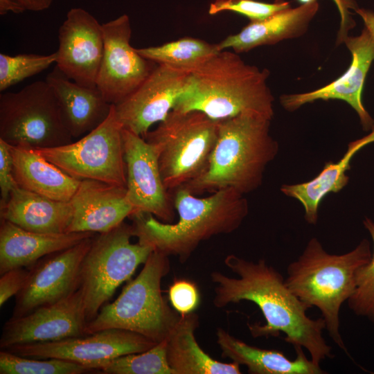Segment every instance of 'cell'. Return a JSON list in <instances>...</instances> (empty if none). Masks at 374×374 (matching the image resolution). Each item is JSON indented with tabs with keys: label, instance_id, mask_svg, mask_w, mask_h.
Listing matches in <instances>:
<instances>
[{
	"label": "cell",
	"instance_id": "1",
	"mask_svg": "<svg viewBox=\"0 0 374 374\" xmlns=\"http://www.w3.org/2000/svg\"><path fill=\"white\" fill-rule=\"evenodd\" d=\"M224 262L238 278L219 271L211 273V280L215 284V307L251 301L258 305L265 320L264 325L248 324L254 338L276 337L283 332L287 344L307 350L310 359L318 364L334 357L332 348L323 335L326 330L323 319L308 316L309 308L289 290L278 270L265 259L253 262L234 254L228 255Z\"/></svg>",
	"mask_w": 374,
	"mask_h": 374
},
{
	"label": "cell",
	"instance_id": "2",
	"mask_svg": "<svg viewBox=\"0 0 374 374\" xmlns=\"http://www.w3.org/2000/svg\"><path fill=\"white\" fill-rule=\"evenodd\" d=\"M178 220L166 223L149 213L131 215L134 236L167 256L187 261L201 242L237 230L249 213L244 195L233 188L198 197L184 186L172 192Z\"/></svg>",
	"mask_w": 374,
	"mask_h": 374
},
{
	"label": "cell",
	"instance_id": "3",
	"mask_svg": "<svg viewBox=\"0 0 374 374\" xmlns=\"http://www.w3.org/2000/svg\"><path fill=\"white\" fill-rule=\"evenodd\" d=\"M191 82L173 109L197 110L215 121L242 114L272 119L274 98L269 71L246 63L238 53L221 51L191 71Z\"/></svg>",
	"mask_w": 374,
	"mask_h": 374
},
{
	"label": "cell",
	"instance_id": "4",
	"mask_svg": "<svg viewBox=\"0 0 374 374\" xmlns=\"http://www.w3.org/2000/svg\"><path fill=\"white\" fill-rule=\"evenodd\" d=\"M271 121L256 114L219 121L217 139L206 170L183 186L196 195L224 188L244 195L258 189L279 150L270 134Z\"/></svg>",
	"mask_w": 374,
	"mask_h": 374
},
{
	"label": "cell",
	"instance_id": "5",
	"mask_svg": "<svg viewBox=\"0 0 374 374\" xmlns=\"http://www.w3.org/2000/svg\"><path fill=\"white\" fill-rule=\"evenodd\" d=\"M371 255L367 239L347 253L333 254L314 237L287 267V287L309 308L319 309L329 336L346 354L340 333L341 307L353 294L357 271L369 262Z\"/></svg>",
	"mask_w": 374,
	"mask_h": 374
},
{
	"label": "cell",
	"instance_id": "6",
	"mask_svg": "<svg viewBox=\"0 0 374 374\" xmlns=\"http://www.w3.org/2000/svg\"><path fill=\"white\" fill-rule=\"evenodd\" d=\"M139 275L112 303L87 323L85 335L110 328L140 334L158 344L166 340L180 317L162 295V278L170 271L168 256L153 250Z\"/></svg>",
	"mask_w": 374,
	"mask_h": 374
},
{
	"label": "cell",
	"instance_id": "7",
	"mask_svg": "<svg viewBox=\"0 0 374 374\" xmlns=\"http://www.w3.org/2000/svg\"><path fill=\"white\" fill-rule=\"evenodd\" d=\"M219 121L197 110L172 109L143 137L154 148L165 187L170 192L200 177L217 141Z\"/></svg>",
	"mask_w": 374,
	"mask_h": 374
},
{
	"label": "cell",
	"instance_id": "8",
	"mask_svg": "<svg viewBox=\"0 0 374 374\" xmlns=\"http://www.w3.org/2000/svg\"><path fill=\"white\" fill-rule=\"evenodd\" d=\"M132 224L125 222L112 230L96 234L81 265L80 288L87 323L112 297L116 289L144 264L154 249L133 244Z\"/></svg>",
	"mask_w": 374,
	"mask_h": 374
},
{
	"label": "cell",
	"instance_id": "9",
	"mask_svg": "<svg viewBox=\"0 0 374 374\" xmlns=\"http://www.w3.org/2000/svg\"><path fill=\"white\" fill-rule=\"evenodd\" d=\"M55 94L46 80L0 95V139L13 146L48 148L72 142Z\"/></svg>",
	"mask_w": 374,
	"mask_h": 374
},
{
	"label": "cell",
	"instance_id": "10",
	"mask_svg": "<svg viewBox=\"0 0 374 374\" xmlns=\"http://www.w3.org/2000/svg\"><path fill=\"white\" fill-rule=\"evenodd\" d=\"M123 130L112 105L108 117L78 141L35 150L78 180L93 179L126 187Z\"/></svg>",
	"mask_w": 374,
	"mask_h": 374
},
{
	"label": "cell",
	"instance_id": "11",
	"mask_svg": "<svg viewBox=\"0 0 374 374\" xmlns=\"http://www.w3.org/2000/svg\"><path fill=\"white\" fill-rule=\"evenodd\" d=\"M156 344L140 334L110 328L57 341L15 345L3 350L30 358L64 359L99 371L112 359L144 352Z\"/></svg>",
	"mask_w": 374,
	"mask_h": 374
},
{
	"label": "cell",
	"instance_id": "12",
	"mask_svg": "<svg viewBox=\"0 0 374 374\" xmlns=\"http://www.w3.org/2000/svg\"><path fill=\"white\" fill-rule=\"evenodd\" d=\"M94 236L47 255L28 267V278L15 296L10 318H18L39 307L57 303L78 290L82 262Z\"/></svg>",
	"mask_w": 374,
	"mask_h": 374
},
{
	"label": "cell",
	"instance_id": "13",
	"mask_svg": "<svg viewBox=\"0 0 374 374\" xmlns=\"http://www.w3.org/2000/svg\"><path fill=\"white\" fill-rule=\"evenodd\" d=\"M191 72L166 64H157L145 80L114 105L125 130L143 137L151 126L163 121L189 87Z\"/></svg>",
	"mask_w": 374,
	"mask_h": 374
},
{
	"label": "cell",
	"instance_id": "14",
	"mask_svg": "<svg viewBox=\"0 0 374 374\" xmlns=\"http://www.w3.org/2000/svg\"><path fill=\"white\" fill-rule=\"evenodd\" d=\"M102 26L104 51L96 87L108 103L116 105L132 93L157 64L142 57L130 44L132 28L127 15Z\"/></svg>",
	"mask_w": 374,
	"mask_h": 374
},
{
	"label": "cell",
	"instance_id": "15",
	"mask_svg": "<svg viewBox=\"0 0 374 374\" xmlns=\"http://www.w3.org/2000/svg\"><path fill=\"white\" fill-rule=\"evenodd\" d=\"M123 140L127 197L134 213L152 214L163 222L172 223L173 195L164 186L154 148L141 136L124 128Z\"/></svg>",
	"mask_w": 374,
	"mask_h": 374
},
{
	"label": "cell",
	"instance_id": "16",
	"mask_svg": "<svg viewBox=\"0 0 374 374\" xmlns=\"http://www.w3.org/2000/svg\"><path fill=\"white\" fill-rule=\"evenodd\" d=\"M87 324L82 292L79 288L57 303L18 318H10L2 328L0 348L86 335Z\"/></svg>",
	"mask_w": 374,
	"mask_h": 374
},
{
	"label": "cell",
	"instance_id": "17",
	"mask_svg": "<svg viewBox=\"0 0 374 374\" xmlns=\"http://www.w3.org/2000/svg\"><path fill=\"white\" fill-rule=\"evenodd\" d=\"M56 67L69 79L96 87L104 38L103 26L89 12L73 8L58 30Z\"/></svg>",
	"mask_w": 374,
	"mask_h": 374
},
{
	"label": "cell",
	"instance_id": "18",
	"mask_svg": "<svg viewBox=\"0 0 374 374\" xmlns=\"http://www.w3.org/2000/svg\"><path fill=\"white\" fill-rule=\"evenodd\" d=\"M351 54L347 70L337 79L317 89L280 96V105L294 112L304 105L317 100H340L348 103L357 113L364 130L374 125V120L365 109L362 93L368 72L374 62V37L366 28L357 36L348 35L344 41Z\"/></svg>",
	"mask_w": 374,
	"mask_h": 374
},
{
	"label": "cell",
	"instance_id": "19",
	"mask_svg": "<svg viewBox=\"0 0 374 374\" xmlns=\"http://www.w3.org/2000/svg\"><path fill=\"white\" fill-rule=\"evenodd\" d=\"M73 219L68 232L109 231L134 213L125 186L84 179L70 200Z\"/></svg>",
	"mask_w": 374,
	"mask_h": 374
},
{
	"label": "cell",
	"instance_id": "20",
	"mask_svg": "<svg viewBox=\"0 0 374 374\" xmlns=\"http://www.w3.org/2000/svg\"><path fill=\"white\" fill-rule=\"evenodd\" d=\"M96 234L92 232L36 233L1 219L0 275L17 267L28 268L43 257L69 248Z\"/></svg>",
	"mask_w": 374,
	"mask_h": 374
},
{
	"label": "cell",
	"instance_id": "21",
	"mask_svg": "<svg viewBox=\"0 0 374 374\" xmlns=\"http://www.w3.org/2000/svg\"><path fill=\"white\" fill-rule=\"evenodd\" d=\"M317 1L287 8L257 21H250L240 32L230 35L217 44L220 51L231 48L236 53L256 47L273 45L304 35L317 13Z\"/></svg>",
	"mask_w": 374,
	"mask_h": 374
},
{
	"label": "cell",
	"instance_id": "22",
	"mask_svg": "<svg viewBox=\"0 0 374 374\" xmlns=\"http://www.w3.org/2000/svg\"><path fill=\"white\" fill-rule=\"evenodd\" d=\"M45 80L55 94L64 122L73 138L85 135L108 117L112 105L97 87L75 82L56 66Z\"/></svg>",
	"mask_w": 374,
	"mask_h": 374
},
{
	"label": "cell",
	"instance_id": "23",
	"mask_svg": "<svg viewBox=\"0 0 374 374\" xmlns=\"http://www.w3.org/2000/svg\"><path fill=\"white\" fill-rule=\"evenodd\" d=\"M0 217L27 231L62 233L68 232L73 208L70 201L51 199L18 186L0 207Z\"/></svg>",
	"mask_w": 374,
	"mask_h": 374
},
{
	"label": "cell",
	"instance_id": "24",
	"mask_svg": "<svg viewBox=\"0 0 374 374\" xmlns=\"http://www.w3.org/2000/svg\"><path fill=\"white\" fill-rule=\"evenodd\" d=\"M217 343L222 357L229 358L239 365L245 366L251 374H324L327 372L320 364L309 359L303 348H294V359L287 358L277 350L260 348L250 346L231 335L222 328L216 332Z\"/></svg>",
	"mask_w": 374,
	"mask_h": 374
},
{
	"label": "cell",
	"instance_id": "25",
	"mask_svg": "<svg viewBox=\"0 0 374 374\" xmlns=\"http://www.w3.org/2000/svg\"><path fill=\"white\" fill-rule=\"evenodd\" d=\"M10 145L17 186L47 198L69 202L80 181L69 176L36 150Z\"/></svg>",
	"mask_w": 374,
	"mask_h": 374
},
{
	"label": "cell",
	"instance_id": "26",
	"mask_svg": "<svg viewBox=\"0 0 374 374\" xmlns=\"http://www.w3.org/2000/svg\"><path fill=\"white\" fill-rule=\"evenodd\" d=\"M199 317L181 314L167 338V360L175 374H240V365L213 359L197 343L195 332Z\"/></svg>",
	"mask_w": 374,
	"mask_h": 374
},
{
	"label": "cell",
	"instance_id": "27",
	"mask_svg": "<svg viewBox=\"0 0 374 374\" xmlns=\"http://www.w3.org/2000/svg\"><path fill=\"white\" fill-rule=\"evenodd\" d=\"M374 141L371 132L362 139L348 144L346 152L337 162L328 161L312 179L295 184H284L280 191L286 196L298 200L303 206L304 218L310 224H316L318 211L323 199L329 193L341 190L349 181L346 172L355 153L367 143Z\"/></svg>",
	"mask_w": 374,
	"mask_h": 374
},
{
	"label": "cell",
	"instance_id": "28",
	"mask_svg": "<svg viewBox=\"0 0 374 374\" xmlns=\"http://www.w3.org/2000/svg\"><path fill=\"white\" fill-rule=\"evenodd\" d=\"M144 58L191 72L221 51L217 44L185 37L157 46L136 48Z\"/></svg>",
	"mask_w": 374,
	"mask_h": 374
},
{
	"label": "cell",
	"instance_id": "29",
	"mask_svg": "<svg viewBox=\"0 0 374 374\" xmlns=\"http://www.w3.org/2000/svg\"><path fill=\"white\" fill-rule=\"evenodd\" d=\"M167 339L150 349L117 357L99 369L105 374H175L167 360Z\"/></svg>",
	"mask_w": 374,
	"mask_h": 374
},
{
	"label": "cell",
	"instance_id": "30",
	"mask_svg": "<svg viewBox=\"0 0 374 374\" xmlns=\"http://www.w3.org/2000/svg\"><path fill=\"white\" fill-rule=\"evenodd\" d=\"M92 370L82 364L57 358L35 359L6 350L0 351L1 374H81Z\"/></svg>",
	"mask_w": 374,
	"mask_h": 374
},
{
	"label": "cell",
	"instance_id": "31",
	"mask_svg": "<svg viewBox=\"0 0 374 374\" xmlns=\"http://www.w3.org/2000/svg\"><path fill=\"white\" fill-rule=\"evenodd\" d=\"M56 52L49 55L0 54V91L33 76L55 63Z\"/></svg>",
	"mask_w": 374,
	"mask_h": 374
},
{
	"label": "cell",
	"instance_id": "32",
	"mask_svg": "<svg viewBox=\"0 0 374 374\" xmlns=\"http://www.w3.org/2000/svg\"><path fill=\"white\" fill-rule=\"evenodd\" d=\"M363 224L371 237L373 249L369 262L357 271L355 289L347 303L356 315L374 323V222L365 217Z\"/></svg>",
	"mask_w": 374,
	"mask_h": 374
},
{
	"label": "cell",
	"instance_id": "33",
	"mask_svg": "<svg viewBox=\"0 0 374 374\" xmlns=\"http://www.w3.org/2000/svg\"><path fill=\"white\" fill-rule=\"evenodd\" d=\"M290 7V3L283 0H276L273 3L256 0H215L210 5L208 13L213 15L222 11H232L247 17L250 21H257Z\"/></svg>",
	"mask_w": 374,
	"mask_h": 374
},
{
	"label": "cell",
	"instance_id": "34",
	"mask_svg": "<svg viewBox=\"0 0 374 374\" xmlns=\"http://www.w3.org/2000/svg\"><path fill=\"white\" fill-rule=\"evenodd\" d=\"M168 299L174 310L180 314L193 312L199 303L197 285L188 280H176L170 286Z\"/></svg>",
	"mask_w": 374,
	"mask_h": 374
},
{
	"label": "cell",
	"instance_id": "35",
	"mask_svg": "<svg viewBox=\"0 0 374 374\" xmlns=\"http://www.w3.org/2000/svg\"><path fill=\"white\" fill-rule=\"evenodd\" d=\"M17 187L10 145L0 139V207L6 204L11 192Z\"/></svg>",
	"mask_w": 374,
	"mask_h": 374
},
{
	"label": "cell",
	"instance_id": "36",
	"mask_svg": "<svg viewBox=\"0 0 374 374\" xmlns=\"http://www.w3.org/2000/svg\"><path fill=\"white\" fill-rule=\"evenodd\" d=\"M28 273V269L17 267L1 275L0 306H2L10 297L16 296L20 292L26 284Z\"/></svg>",
	"mask_w": 374,
	"mask_h": 374
},
{
	"label": "cell",
	"instance_id": "37",
	"mask_svg": "<svg viewBox=\"0 0 374 374\" xmlns=\"http://www.w3.org/2000/svg\"><path fill=\"white\" fill-rule=\"evenodd\" d=\"M317 0H297L300 4H305ZM336 5L339 16V28L337 35L336 44H343L344 39L349 35L350 31L356 26V22L353 19V11L359 8L355 0H332Z\"/></svg>",
	"mask_w": 374,
	"mask_h": 374
},
{
	"label": "cell",
	"instance_id": "38",
	"mask_svg": "<svg viewBox=\"0 0 374 374\" xmlns=\"http://www.w3.org/2000/svg\"><path fill=\"white\" fill-rule=\"evenodd\" d=\"M21 9L23 12L42 11L48 9L52 4L53 0H12Z\"/></svg>",
	"mask_w": 374,
	"mask_h": 374
},
{
	"label": "cell",
	"instance_id": "39",
	"mask_svg": "<svg viewBox=\"0 0 374 374\" xmlns=\"http://www.w3.org/2000/svg\"><path fill=\"white\" fill-rule=\"evenodd\" d=\"M355 12L362 18L364 27L374 37V10L359 7Z\"/></svg>",
	"mask_w": 374,
	"mask_h": 374
}]
</instances>
